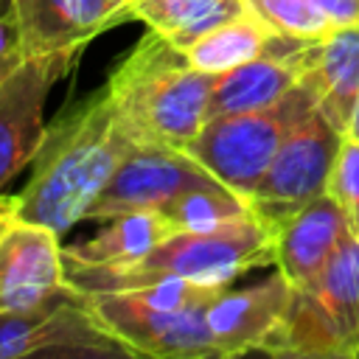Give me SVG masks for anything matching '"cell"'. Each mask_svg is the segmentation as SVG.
Instances as JSON below:
<instances>
[{
	"label": "cell",
	"instance_id": "8992f818",
	"mask_svg": "<svg viewBox=\"0 0 359 359\" xmlns=\"http://www.w3.org/2000/svg\"><path fill=\"white\" fill-rule=\"evenodd\" d=\"M342 137L345 135L331 126L320 107H314L286 132L266 174L250 196L255 219L269 233L328 191V177L334 171Z\"/></svg>",
	"mask_w": 359,
	"mask_h": 359
},
{
	"label": "cell",
	"instance_id": "4316f807",
	"mask_svg": "<svg viewBox=\"0 0 359 359\" xmlns=\"http://www.w3.org/2000/svg\"><path fill=\"white\" fill-rule=\"evenodd\" d=\"M129 3H132V0H129Z\"/></svg>",
	"mask_w": 359,
	"mask_h": 359
},
{
	"label": "cell",
	"instance_id": "603a6c76",
	"mask_svg": "<svg viewBox=\"0 0 359 359\" xmlns=\"http://www.w3.org/2000/svg\"><path fill=\"white\" fill-rule=\"evenodd\" d=\"M311 3L320 6L337 28L359 25V0H311Z\"/></svg>",
	"mask_w": 359,
	"mask_h": 359
},
{
	"label": "cell",
	"instance_id": "4fadbf2b",
	"mask_svg": "<svg viewBox=\"0 0 359 359\" xmlns=\"http://www.w3.org/2000/svg\"><path fill=\"white\" fill-rule=\"evenodd\" d=\"M345 233L348 222L339 205L328 194L317 196L272 233L278 272L292 289H306L320 278Z\"/></svg>",
	"mask_w": 359,
	"mask_h": 359
},
{
	"label": "cell",
	"instance_id": "d4e9b609",
	"mask_svg": "<svg viewBox=\"0 0 359 359\" xmlns=\"http://www.w3.org/2000/svg\"><path fill=\"white\" fill-rule=\"evenodd\" d=\"M22 56H25V53H22V50H17V53H11V56H3V59H0V81L14 70V65H17Z\"/></svg>",
	"mask_w": 359,
	"mask_h": 359
},
{
	"label": "cell",
	"instance_id": "44dd1931",
	"mask_svg": "<svg viewBox=\"0 0 359 359\" xmlns=\"http://www.w3.org/2000/svg\"><path fill=\"white\" fill-rule=\"evenodd\" d=\"M339 210L345 213L348 230L359 236V140L353 135H345L337 151L334 171L328 177V191H325Z\"/></svg>",
	"mask_w": 359,
	"mask_h": 359
},
{
	"label": "cell",
	"instance_id": "52a82bcc",
	"mask_svg": "<svg viewBox=\"0 0 359 359\" xmlns=\"http://www.w3.org/2000/svg\"><path fill=\"white\" fill-rule=\"evenodd\" d=\"M34 353L132 356L98 320L90 297L70 283L31 309L0 311V359H22Z\"/></svg>",
	"mask_w": 359,
	"mask_h": 359
},
{
	"label": "cell",
	"instance_id": "3957f363",
	"mask_svg": "<svg viewBox=\"0 0 359 359\" xmlns=\"http://www.w3.org/2000/svg\"><path fill=\"white\" fill-rule=\"evenodd\" d=\"M266 264H275L272 233L258 219H247L213 233H171L146 255L123 264L65 261V278L84 294L132 292L165 278L227 286L233 278Z\"/></svg>",
	"mask_w": 359,
	"mask_h": 359
},
{
	"label": "cell",
	"instance_id": "2e32d148",
	"mask_svg": "<svg viewBox=\"0 0 359 359\" xmlns=\"http://www.w3.org/2000/svg\"><path fill=\"white\" fill-rule=\"evenodd\" d=\"M306 289L334 323L345 359L359 356V236L348 230L320 278Z\"/></svg>",
	"mask_w": 359,
	"mask_h": 359
},
{
	"label": "cell",
	"instance_id": "ba28073f",
	"mask_svg": "<svg viewBox=\"0 0 359 359\" xmlns=\"http://www.w3.org/2000/svg\"><path fill=\"white\" fill-rule=\"evenodd\" d=\"M84 48L22 56L0 81V191L34 163L45 140V101L81 59Z\"/></svg>",
	"mask_w": 359,
	"mask_h": 359
},
{
	"label": "cell",
	"instance_id": "ac0fdd59",
	"mask_svg": "<svg viewBox=\"0 0 359 359\" xmlns=\"http://www.w3.org/2000/svg\"><path fill=\"white\" fill-rule=\"evenodd\" d=\"M272 34L275 31L247 8L244 14L222 22L219 28H213L210 34L196 39L191 48H185V56L194 67L219 76V73H227V70L261 56L269 45Z\"/></svg>",
	"mask_w": 359,
	"mask_h": 359
},
{
	"label": "cell",
	"instance_id": "277c9868",
	"mask_svg": "<svg viewBox=\"0 0 359 359\" xmlns=\"http://www.w3.org/2000/svg\"><path fill=\"white\" fill-rule=\"evenodd\" d=\"M224 286H202L165 278L132 292L87 294L98 320L129 348L132 356L210 359L219 356L208 309Z\"/></svg>",
	"mask_w": 359,
	"mask_h": 359
},
{
	"label": "cell",
	"instance_id": "7402d4cb",
	"mask_svg": "<svg viewBox=\"0 0 359 359\" xmlns=\"http://www.w3.org/2000/svg\"><path fill=\"white\" fill-rule=\"evenodd\" d=\"M22 50L20 45V17L17 0H0V59Z\"/></svg>",
	"mask_w": 359,
	"mask_h": 359
},
{
	"label": "cell",
	"instance_id": "5b68a950",
	"mask_svg": "<svg viewBox=\"0 0 359 359\" xmlns=\"http://www.w3.org/2000/svg\"><path fill=\"white\" fill-rule=\"evenodd\" d=\"M317 107V93L303 76L278 104L255 112L222 115L205 121L185 151L205 165L222 185L250 202L266 174L286 132Z\"/></svg>",
	"mask_w": 359,
	"mask_h": 359
},
{
	"label": "cell",
	"instance_id": "9c48e42d",
	"mask_svg": "<svg viewBox=\"0 0 359 359\" xmlns=\"http://www.w3.org/2000/svg\"><path fill=\"white\" fill-rule=\"evenodd\" d=\"M213 180L216 177L185 149L163 143H135L87 210V219L104 222L129 210H160L174 196Z\"/></svg>",
	"mask_w": 359,
	"mask_h": 359
},
{
	"label": "cell",
	"instance_id": "30bf717a",
	"mask_svg": "<svg viewBox=\"0 0 359 359\" xmlns=\"http://www.w3.org/2000/svg\"><path fill=\"white\" fill-rule=\"evenodd\" d=\"M67 286L59 236L11 219L0 227V311L31 309Z\"/></svg>",
	"mask_w": 359,
	"mask_h": 359
},
{
	"label": "cell",
	"instance_id": "484cf974",
	"mask_svg": "<svg viewBox=\"0 0 359 359\" xmlns=\"http://www.w3.org/2000/svg\"><path fill=\"white\" fill-rule=\"evenodd\" d=\"M345 135H353V137L359 140V104H356V109H353V118H351V126H348Z\"/></svg>",
	"mask_w": 359,
	"mask_h": 359
},
{
	"label": "cell",
	"instance_id": "6da1fadb",
	"mask_svg": "<svg viewBox=\"0 0 359 359\" xmlns=\"http://www.w3.org/2000/svg\"><path fill=\"white\" fill-rule=\"evenodd\" d=\"M135 143L137 137L104 87L65 109L45 129V140L31 163V180L14 196V219L65 236L87 219V210Z\"/></svg>",
	"mask_w": 359,
	"mask_h": 359
},
{
	"label": "cell",
	"instance_id": "7a4b0ae2",
	"mask_svg": "<svg viewBox=\"0 0 359 359\" xmlns=\"http://www.w3.org/2000/svg\"><path fill=\"white\" fill-rule=\"evenodd\" d=\"M216 73L194 67L168 36L146 31L115 65L104 90L137 143L185 149L208 121Z\"/></svg>",
	"mask_w": 359,
	"mask_h": 359
},
{
	"label": "cell",
	"instance_id": "e0dca14e",
	"mask_svg": "<svg viewBox=\"0 0 359 359\" xmlns=\"http://www.w3.org/2000/svg\"><path fill=\"white\" fill-rule=\"evenodd\" d=\"M132 20L168 36L180 50L247 11V0H132Z\"/></svg>",
	"mask_w": 359,
	"mask_h": 359
},
{
	"label": "cell",
	"instance_id": "5bb4252c",
	"mask_svg": "<svg viewBox=\"0 0 359 359\" xmlns=\"http://www.w3.org/2000/svg\"><path fill=\"white\" fill-rule=\"evenodd\" d=\"M306 79L317 93L320 112L345 135L359 104V25L334 28L320 39Z\"/></svg>",
	"mask_w": 359,
	"mask_h": 359
},
{
	"label": "cell",
	"instance_id": "d6986e66",
	"mask_svg": "<svg viewBox=\"0 0 359 359\" xmlns=\"http://www.w3.org/2000/svg\"><path fill=\"white\" fill-rule=\"evenodd\" d=\"M160 213L177 233H213L255 219L252 205L219 180L174 196L160 208Z\"/></svg>",
	"mask_w": 359,
	"mask_h": 359
},
{
	"label": "cell",
	"instance_id": "8fae6325",
	"mask_svg": "<svg viewBox=\"0 0 359 359\" xmlns=\"http://www.w3.org/2000/svg\"><path fill=\"white\" fill-rule=\"evenodd\" d=\"M25 56L87 48L98 34L129 22V0H17Z\"/></svg>",
	"mask_w": 359,
	"mask_h": 359
},
{
	"label": "cell",
	"instance_id": "9a60e30c",
	"mask_svg": "<svg viewBox=\"0 0 359 359\" xmlns=\"http://www.w3.org/2000/svg\"><path fill=\"white\" fill-rule=\"evenodd\" d=\"M107 224L98 227L90 238L79 244L62 247L65 261L76 264H123L146 255L163 238L177 233L160 210H129L104 219Z\"/></svg>",
	"mask_w": 359,
	"mask_h": 359
},
{
	"label": "cell",
	"instance_id": "cb8c5ba5",
	"mask_svg": "<svg viewBox=\"0 0 359 359\" xmlns=\"http://www.w3.org/2000/svg\"><path fill=\"white\" fill-rule=\"evenodd\" d=\"M11 219H14V196L0 194V227L8 224Z\"/></svg>",
	"mask_w": 359,
	"mask_h": 359
},
{
	"label": "cell",
	"instance_id": "7c38bea8",
	"mask_svg": "<svg viewBox=\"0 0 359 359\" xmlns=\"http://www.w3.org/2000/svg\"><path fill=\"white\" fill-rule=\"evenodd\" d=\"M292 283L275 272L247 289H219L208 309V325L219 356H241L258 351L283 317Z\"/></svg>",
	"mask_w": 359,
	"mask_h": 359
},
{
	"label": "cell",
	"instance_id": "ffe728a7",
	"mask_svg": "<svg viewBox=\"0 0 359 359\" xmlns=\"http://www.w3.org/2000/svg\"><path fill=\"white\" fill-rule=\"evenodd\" d=\"M247 8L275 34L323 39L337 28L331 17L311 0H247Z\"/></svg>",
	"mask_w": 359,
	"mask_h": 359
}]
</instances>
